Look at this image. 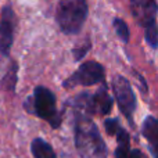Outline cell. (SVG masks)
Masks as SVG:
<instances>
[{"mask_svg": "<svg viewBox=\"0 0 158 158\" xmlns=\"http://www.w3.org/2000/svg\"><path fill=\"white\" fill-rule=\"evenodd\" d=\"M114 28L117 31V35L119 36V39L125 43L129 42V29H128V25L123 19L121 18H115L114 19Z\"/></svg>", "mask_w": 158, "mask_h": 158, "instance_id": "cell-13", "label": "cell"}, {"mask_svg": "<svg viewBox=\"0 0 158 158\" xmlns=\"http://www.w3.org/2000/svg\"><path fill=\"white\" fill-rule=\"evenodd\" d=\"M114 100L108 94L106 86H101L97 92L93 94V114L107 115L112 108Z\"/></svg>", "mask_w": 158, "mask_h": 158, "instance_id": "cell-8", "label": "cell"}, {"mask_svg": "<svg viewBox=\"0 0 158 158\" xmlns=\"http://www.w3.org/2000/svg\"><path fill=\"white\" fill-rule=\"evenodd\" d=\"M144 36H146V42L148 43V46L153 47V49H157L158 47V25H157V22L146 28Z\"/></svg>", "mask_w": 158, "mask_h": 158, "instance_id": "cell-12", "label": "cell"}, {"mask_svg": "<svg viewBox=\"0 0 158 158\" xmlns=\"http://www.w3.org/2000/svg\"><path fill=\"white\" fill-rule=\"evenodd\" d=\"M128 158H147L146 154H143L140 150H132Z\"/></svg>", "mask_w": 158, "mask_h": 158, "instance_id": "cell-16", "label": "cell"}, {"mask_svg": "<svg viewBox=\"0 0 158 158\" xmlns=\"http://www.w3.org/2000/svg\"><path fill=\"white\" fill-rule=\"evenodd\" d=\"M143 136L150 143L154 158H158V118L147 117L143 122Z\"/></svg>", "mask_w": 158, "mask_h": 158, "instance_id": "cell-9", "label": "cell"}, {"mask_svg": "<svg viewBox=\"0 0 158 158\" xmlns=\"http://www.w3.org/2000/svg\"><path fill=\"white\" fill-rule=\"evenodd\" d=\"M31 150L35 158H57L53 147L43 139H35L31 144Z\"/></svg>", "mask_w": 158, "mask_h": 158, "instance_id": "cell-10", "label": "cell"}, {"mask_svg": "<svg viewBox=\"0 0 158 158\" xmlns=\"http://www.w3.org/2000/svg\"><path fill=\"white\" fill-rule=\"evenodd\" d=\"M90 49V43L89 42H86V43L83 44V46L81 47H77V49L74 50V56H75V60H81L82 57H83L85 54H86V52Z\"/></svg>", "mask_w": 158, "mask_h": 158, "instance_id": "cell-15", "label": "cell"}, {"mask_svg": "<svg viewBox=\"0 0 158 158\" xmlns=\"http://www.w3.org/2000/svg\"><path fill=\"white\" fill-rule=\"evenodd\" d=\"M75 146L81 158H107V146L96 123L87 115L77 114Z\"/></svg>", "mask_w": 158, "mask_h": 158, "instance_id": "cell-1", "label": "cell"}, {"mask_svg": "<svg viewBox=\"0 0 158 158\" xmlns=\"http://www.w3.org/2000/svg\"><path fill=\"white\" fill-rule=\"evenodd\" d=\"M15 24V14L11 10V7L6 6L2 11V19H0V53L3 56H8L11 46H13Z\"/></svg>", "mask_w": 158, "mask_h": 158, "instance_id": "cell-7", "label": "cell"}, {"mask_svg": "<svg viewBox=\"0 0 158 158\" xmlns=\"http://www.w3.org/2000/svg\"><path fill=\"white\" fill-rule=\"evenodd\" d=\"M112 92H114L115 100L118 103V107L122 111V114L128 118L131 123H133V114L136 110V97H135L133 89L128 79L117 75L112 79Z\"/></svg>", "mask_w": 158, "mask_h": 158, "instance_id": "cell-4", "label": "cell"}, {"mask_svg": "<svg viewBox=\"0 0 158 158\" xmlns=\"http://www.w3.org/2000/svg\"><path fill=\"white\" fill-rule=\"evenodd\" d=\"M103 79H104L103 65L96 63V61H87V63L82 64L78 71L64 82V86L74 87V86H78V85L92 86V85L103 82Z\"/></svg>", "mask_w": 158, "mask_h": 158, "instance_id": "cell-5", "label": "cell"}, {"mask_svg": "<svg viewBox=\"0 0 158 158\" xmlns=\"http://www.w3.org/2000/svg\"><path fill=\"white\" fill-rule=\"evenodd\" d=\"M131 13L136 22L147 28L157 22L158 6L156 0H131Z\"/></svg>", "mask_w": 158, "mask_h": 158, "instance_id": "cell-6", "label": "cell"}, {"mask_svg": "<svg viewBox=\"0 0 158 158\" xmlns=\"http://www.w3.org/2000/svg\"><path fill=\"white\" fill-rule=\"evenodd\" d=\"M117 142L118 147L115 150V158H128L131 154V139H129V133L123 128L119 129L117 133Z\"/></svg>", "mask_w": 158, "mask_h": 158, "instance_id": "cell-11", "label": "cell"}, {"mask_svg": "<svg viewBox=\"0 0 158 158\" xmlns=\"http://www.w3.org/2000/svg\"><path fill=\"white\" fill-rule=\"evenodd\" d=\"M104 126H106L107 133L112 135V136H117V133L119 132V129L122 128V126L119 125V122H118V119H106Z\"/></svg>", "mask_w": 158, "mask_h": 158, "instance_id": "cell-14", "label": "cell"}, {"mask_svg": "<svg viewBox=\"0 0 158 158\" xmlns=\"http://www.w3.org/2000/svg\"><path fill=\"white\" fill-rule=\"evenodd\" d=\"M56 17L63 32L78 33L87 17L86 0H60Z\"/></svg>", "mask_w": 158, "mask_h": 158, "instance_id": "cell-2", "label": "cell"}, {"mask_svg": "<svg viewBox=\"0 0 158 158\" xmlns=\"http://www.w3.org/2000/svg\"><path fill=\"white\" fill-rule=\"evenodd\" d=\"M28 111L42 119L47 121L53 128H58L61 123V114L57 111L56 96L47 87L38 86L33 90V96L25 104Z\"/></svg>", "mask_w": 158, "mask_h": 158, "instance_id": "cell-3", "label": "cell"}]
</instances>
